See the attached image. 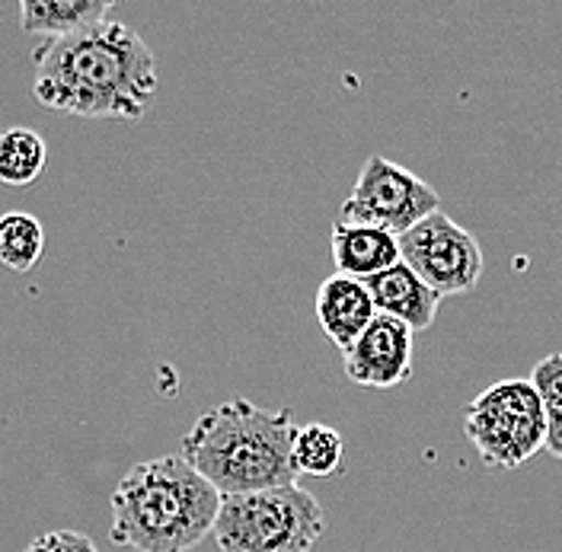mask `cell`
<instances>
[{
    "label": "cell",
    "instance_id": "12",
    "mask_svg": "<svg viewBox=\"0 0 562 552\" xmlns=\"http://www.w3.org/2000/svg\"><path fill=\"white\" fill-rule=\"evenodd\" d=\"M112 0H23L20 26L23 33L42 35L45 42L80 33L109 20Z\"/></svg>",
    "mask_w": 562,
    "mask_h": 552
},
{
    "label": "cell",
    "instance_id": "10",
    "mask_svg": "<svg viewBox=\"0 0 562 552\" xmlns=\"http://www.w3.org/2000/svg\"><path fill=\"white\" fill-rule=\"evenodd\" d=\"M333 266L339 275L358 278V281H368V278L381 275L386 269L400 266V237L386 234L381 227H368V224H349V221H339L333 224Z\"/></svg>",
    "mask_w": 562,
    "mask_h": 552
},
{
    "label": "cell",
    "instance_id": "1",
    "mask_svg": "<svg viewBox=\"0 0 562 552\" xmlns=\"http://www.w3.org/2000/svg\"><path fill=\"white\" fill-rule=\"evenodd\" d=\"M157 58L132 26L105 20L35 48L38 105L77 119L138 122L157 93Z\"/></svg>",
    "mask_w": 562,
    "mask_h": 552
},
{
    "label": "cell",
    "instance_id": "11",
    "mask_svg": "<svg viewBox=\"0 0 562 552\" xmlns=\"http://www.w3.org/2000/svg\"><path fill=\"white\" fill-rule=\"evenodd\" d=\"M378 313H384L390 319H400L403 326H409L413 333H422L435 323L438 307H441V294H435L425 281H422L409 266H393L381 275L364 281Z\"/></svg>",
    "mask_w": 562,
    "mask_h": 552
},
{
    "label": "cell",
    "instance_id": "9",
    "mask_svg": "<svg viewBox=\"0 0 562 552\" xmlns=\"http://www.w3.org/2000/svg\"><path fill=\"white\" fill-rule=\"evenodd\" d=\"M314 316L326 339L339 351H349L361 339V333L374 323L378 307L364 281L336 272L316 288Z\"/></svg>",
    "mask_w": 562,
    "mask_h": 552
},
{
    "label": "cell",
    "instance_id": "4",
    "mask_svg": "<svg viewBox=\"0 0 562 552\" xmlns=\"http://www.w3.org/2000/svg\"><path fill=\"white\" fill-rule=\"evenodd\" d=\"M323 530L326 515L314 492L284 485L224 498L211 537L221 552H311Z\"/></svg>",
    "mask_w": 562,
    "mask_h": 552
},
{
    "label": "cell",
    "instance_id": "6",
    "mask_svg": "<svg viewBox=\"0 0 562 552\" xmlns=\"http://www.w3.org/2000/svg\"><path fill=\"white\" fill-rule=\"evenodd\" d=\"M435 211H441V199L425 179L386 160L384 154H374L364 160L355 179V189L339 211V221L381 227L393 237H403Z\"/></svg>",
    "mask_w": 562,
    "mask_h": 552
},
{
    "label": "cell",
    "instance_id": "2",
    "mask_svg": "<svg viewBox=\"0 0 562 552\" xmlns=\"http://www.w3.org/2000/svg\"><path fill=\"white\" fill-rule=\"evenodd\" d=\"M297 428L291 409H262L234 396L192 421L179 453L224 498L269 492L301 480L294 463Z\"/></svg>",
    "mask_w": 562,
    "mask_h": 552
},
{
    "label": "cell",
    "instance_id": "16",
    "mask_svg": "<svg viewBox=\"0 0 562 552\" xmlns=\"http://www.w3.org/2000/svg\"><path fill=\"white\" fill-rule=\"evenodd\" d=\"M530 380L547 409V453L562 460V354H547L537 361Z\"/></svg>",
    "mask_w": 562,
    "mask_h": 552
},
{
    "label": "cell",
    "instance_id": "3",
    "mask_svg": "<svg viewBox=\"0 0 562 552\" xmlns=\"http://www.w3.org/2000/svg\"><path fill=\"white\" fill-rule=\"evenodd\" d=\"M224 495L182 453L135 463L109 498L115 547L135 552H192L214 533Z\"/></svg>",
    "mask_w": 562,
    "mask_h": 552
},
{
    "label": "cell",
    "instance_id": "14",
    "mask_svg": "<svg viewBox=\"0 0 562 552\" xmlns=\"http://www.w3.org/2000/svg\"><path fill=\"white\" fill-rule=\"evenodd\" d=\"M294 463L301 470V476H339L346 473V441L333 425L311 421L297 428L294 438Z\"/></svg>",
    "mask_w": 562,
    "mask_h": 552
},
{
    "label": "cell",
    "instance_id": "17",
    "mask_svg": "<svg viewBox=\"0 0 562 552\" xmlns=\"http://www.w3.org/2000/svg\"><path fill=\"white\" fill-rule=\"evenodd\" d=\"M23 552H100L97 543L87 537V533H77V530H52V533H42L35 537L33 543Z\"/></svg>",
    "mask_w": 562,
    "mask_h": 552
},
{
    "label": "cell",
    "instance_id": "15",
    "mask_svg": "<svg viewBox=\"0 0 562 552\" xmlns=\"http://www.w3.org/2000/svg\"><path fill=\"white\" fill-rule=\"evenodd\" d=\"M45 249L42 221L30 211L0 214V266L13 272H33Z\"/></svg>",
    "mask_w": 562,
    "mask_h": 552
},
{
    "label": "cell",
    "instance_id": "5",
    "mask_svg": "<svg viewBox=\"0 0 562 552\" xmlns=\"http://www.w3.org/2000/svg\"><path fill=\"white\" fill-rule=\"evenodd\" d=\"M463 435L490 470H521L547 450V409L533 380L486 386L463 409Z\"/></svg>",
    "mask_w": 562,
    "mask_h": 552
},
{
    "label": "cell",
    "instance_id": "13",
    "mask_svg": "<svg viewBox=\"0 0 562 552\" xmlns=\"http://www.w3.org/2000/svg\"><path fill=\"white\" fill-rule=\"evenodd\" d=\"M48 164V144L45 138L26 128V125H10L0 132V182L23 189L33 185Z\"/></svg>",
    "mask_w": 562,
    "mask_h": 552
},
{
    "label": "cell",
    "instance_id": "8",
    "mask_svg": "<svg viewBox=\"0 0 562 552\" xmlns=\"http://www.w3.org/2000/svg\"><path fill=\"white\" fill-rule=\"evenodd\" d=\"M413 358H416V333L400 319L378 313L374 323L361 333V339L349 351H342V368L346 378L358 386L393 390L413 378Z\"/></svg>",
    "mask_w": 562,
    "mask_h": 552
},
{
    "label": "cell",
    "instance_id": "7",
    "mask_svg": "<svg viewBox=\"0 0 562 552\" xmlns=\"http://www.w3.org/2000/svg\"><path fill=\"white\" fill-rule=\"evenodd\" d=\"M400 259L441 297L476 291L486 269L483 246L445 211H435L400 237Z\"/></svg>",
    "mask_w": 562,
    "mask_h": 552
}]
</instances>
